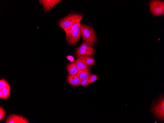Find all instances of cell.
Masks as SVG:
<instances>
[{
  "mask_svg": "<svg viewBox=\"0 0 164 123\" xmlns=\"http://www.w3.org/2000/svg\"><path fill=\"white\" fill-rule=\"evenodd\" d=\"M91 71L90 68L78 70L77 74L82 80L89 78L91 75Z\"/></svg>",
  "mask_w": 164,
  "mask_h": 123,
  "instance_id": "cell-11",
  "label": "cell"
},
{
  "mask_svg": "<svg viewBox=\"0 0 164 123\" xmlns=\"http://www.w3.org/2000/svg\"><path fill=\"white\" fill-rule=\"evenodd\" d=\"M39 1L40 4L43 7L44 12L46 13L51 11L55 5L61 0H41Z\"/></svg>",
  "mask_w": 164,
  "mask_h": 123,
  "instance_id": "cell-7",
  "label": "cell"
},
{
  "mask_svg": "<svg viewBox=\"0 0 164 123\" xmlns=\"http://www.w3.org/2000/svg\"><path fill=\"white\" fill-rule=\"evenodd\" d=\"M66 58L71 62H73L74 61V57L70 55H68L66 56Z\"/></svg>",
  "mask_w": 164,
  "mask_h": 123,
  "instance_id": "cell-20",
  "label": "cell"
},
{
  "mask_svg": "<svg viewBox=\"0 0 164 123\" xmlns=\"http://www.w3.org/2000/svg\"><path fill=\"white\" fill-rule=\"evenodd\" d=\"M96 54V51L93 47L85 41L75 50L73 53L77 58L85 60Z\"/></svg>",
  "mask_w": 164,
  "mask_h": 123,
  "instance_id": "cell-3",
  "label": "cell"
},
{
  "mask_svg": "<svg viewBox=\"0 0 164 123\" xmlns=\"http://www.w3.org/2000/svg\"><path fill=\"white\" fill-rule=\"evenodd\" d=\"M65 68L68 75H77L78 71L75 62L71 63H67L65 67Z\"/></svg>",
  "mask_w": 164,
  "mask_h": 123,
  "instance_id": "cell-10",
  "label": "cell"
},
{
  "mask_svg": "<svg viewBox=\"0 0 164 123\" xmlns=\"http://www.w3.org/2000/svg\"><path fill=\"white\" fill-rule=\"evenodd\" d=\"M81 27H79L76 31L78 33L81 34Z\"/></svg>",
  "mask_w": 164,
  "mask_h": 123,
  "instance_id": "cell-22",
  "label": "cell"
},
{
  "mask_svg": "<svg viewBox=\"0 0 164 123\" xmlns=\"http://www.w3.org/2000/svg\"><path fill=\"white\" fill-rule=\"evenodd\" d=\"M9 86L8 82L4 79H1L0 80V90L3 88Z\"/></svg>",
  "mask_w": 164,
  "mask_h": 123,
  "instance_id": "cell-17",
  "label": "cell"
},
{
  "mask_svg": "<svg viewBox=\"0 0 164 123\" xmlns=\"http://www.w3.org/2000/svg\"><path fill=\"white\" fill-rule=\"evenodd\" d=\"M81 35L82 40L93 47L95 46L98 42L96 31L91 25H87L83 22L81 24Z\"/></svg>",
  "mask_w": 164,
  "mask_h": 123,
  "instance_id": "cell-2",
  "label": "cell"
},
{
  "mask_svg": "<svg viewBox=\"0 0 164 123\" xmlns=\"http://www.w3.org/2000/svg\"><path fill=\"white\" fill-rule=\"evenodd\" d=\"M5 123H29L28 120L24 116L13 113L9 115L5 121Z\"/></svg>",
  "mask_w": 164,
  "mask_h": 123,
  "instance_id": "cell-6",
  "label": "cell"
},
{
  "mask_svg": "<svg viewBox=\"0 0 164 123\" xmlns=\"http://www.w3.org/2000/svg\"><path fill=\"white\" fill-rule=\"evenodd\" d=\"M82 80L77 75H68L66 77L67 83L73 87L79 86Z\"/></svg>",
  "mask_w": 164,
  "mask_h": 123,
  "instance_id": "cell-9",
  "label": "cell"
},
{
  "mask_svg": "<svg viewBox=\"0 0 164 123\" xmlns=\"http://www.w3.org/2000/svg\"><path fill=\"white\" fill-rule=\"evenodd\" d=\"M6 115L5 110L2 106L0 107V120L2 121Z\"/></svg>",
  "mask_w": 164,
  "mask_h": 123,
  "instance_id": "cell-15",
  "label": "cell"
},
{
  "mask_svg": "<svg viewBox=\"0 0 164 123\" xmlns=\"http://www.w3.org/2000/svg\"><path fill=\"white\" fill-rule=\"evenodd\" d=\"M80 35L76 31L66 34L65 37L66 41L70 45L74 46L79 40Z\"/></svg>",
  "mask_w": 164,
  "mask_h": 123,
  "instance_id": "cell-8",
  "label": "cell"
},
{
  "mask_svg": "<svg viewBox=\"0 0 164 123\" xmlns=\"http://www.w3.org/2000/svg\"><path fill=\"white\" fill-rule=\"evenodd\" d=\"M83 16V14L71 10L68 14L57 20L56 22L57 25L65 31L70 29L74 23L80 22Z\"/></svg>",
  "mask_w": 164,
  "mask_h": 123,
  "instance_id": "cell-1",
  "label": "cell"
},
{
  "mask_svg": "<svg viewBox=\"0 0 164 123\" xmlns=\"http://www.w3.org/2000/svg\"><path fill=\"white\" fill-rule=\"evenodd\" d=\"M87 64L89 66H92L96 64L95 60L93 57H90L86 60Z\"/></svg>",
  "mask_w": 164,
  "mask_h": 123,
  "instance_id": "cell-16",
  "label": "cell"
},
{
  "mask_svg": "<svg viewBox=\"0 0 164 123\" xmlns=\"http://www.w3.org/2000/svg\"><path fill=\"white\" fill-rule=\"evenodd\" d=\"M1 90L4 95L5 99H7L10 95V86L5 87Z\"/></svg>",
  "mask_w": 164,
  "mask_h": 123,
  "instance_id": "cell-13",
  "label": "cell"
},
{
  "mask_svg": "<svg viewBox=\"0 0 164 123\" xmlns=\"http://www.w3.org/2000/svg\"><path fill=\"white\" fill-rule=\"evenodd\" d=\"M90 83L89 78H87L82 80L80 85L82 86H85L89 85Z\"/></svg>",
  "mask_w": 164,
  "mask_h": 123,
  "instance_id": "cell-18",
  "label": "cell"
},
{
  "mask_svg": "<svg viewBox=\"0 0 164 123\" xmlns=\"http://www.w3.org/2000/svg\"><path fill=\"white\" fill-rule=\"evenodd\" d=\"M0 97L3 99H5L4 96L1 90H0Z\"/></svg>",
  "mask_w": 164,
  "mask_h": 123,
  "instance_id": "cell-21",
  "label": "cell"
},
{
  "mask_svg": "<svg viewBox=\"0 0 164 123\" xmlns=\"http://www.w3.org/2000/svg\"><path fill=\"white\" fill-rule=\"evenodd\" d=\"M150 111L154 117L158 120L164 121V95H160L152 101Z\"/></svg>",
  "mask_w": 164,
  "mask_h": 123,
  "instance_id": "cell-4",
  "label": "cell"
},
{
  "mask_svg": "<svg viewBox=\"0 0 164 123\" xmlns=\"http://www.w3.org/2000/svg\"><path fill=\"white\" fill-rule=\"evenodd\" d=\"M74 62L78 70L90 68L85 60L77 58Z\"/></svg>",
  "mask_w": 164,
  "mask_h": 123,
  "instance_id": "cell-12",
  "label": "cell"
},
{
  "mask_svg": "<svg viewBox=\"0 0 164 123\" xmlns=\"http://www.w3.org/2000/svg\"><path fill=\"white\" fill-rule=\"evenodd\" d=\"M164 3L163 0H150V10L153 16L164 14Z\"/></svg>",
  "mask_w": 164,
  "mask_h": 123,
  "instance_id": "cell-5",
  "label": "cell"
},
{
  "mask_svg": "<svg viewBox=\"0 0 164 123\" xmlns=\"http://www.w3.org/2000/svg\"><path fill=\"white\" fill-rule=\"evenodd\" d=\"M98 78V77L96 75L94 74L91 75L89 78L90 83H93Z\"/></svg>",
  "mask_w": 164,
  "mask_h": 123,
  "instance_id": "cell-19",
  "label": "cell"
},
{
  "mask_svg": "<svg viewBox=\"0 0 164 123\" xmlns=\"http://www.w3.org/2000/svg\"><path fill=\"white\" fill-rule=\"evenodd\" d=\"M81 27L80 22L74 23L69 29L65 31L66 34L76 31L79 27Z\"/></svg>",
  "mask_w": 164,
  "mask_h": 123,
  "instance_id": "cell-14",
  "label": "cell"
}]
</instances>
